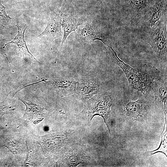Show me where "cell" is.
Masks as SVG:
<instances>
[{
  "instance_id": "cell-12",
  "label": "cell",
  "mask_w": 167,
  "mask_h": 167,
  "mask_svg": "<svg viewBox=\"0 0 167 167\" xmlns=\"http://www.w3.org/2000/svg\"><path fill=\"white\" fill-rule=\"evenodd\" d=\"M60 15L62 19V26L64 33L59 53L61 52L62 46L68 36L71 32L77 29L79 26L81 24L79 19L76 16L71 14H65L61 12Z\"/></svg>"
},
{
  "instance_id": "cell-3",
  "label": "cell",
  "mask_w": 167,
  "mask_h": 167,
  "mask_svg": "<svg viewBox=\"0 0 167 167\" xmlns=\"http://www.w3.org/2000/svg\"><path fill=\"white\" fill-rule=\"evenodd\" d=\"M112 102V98L108 93H98L86 102L82 113L90 116L92 118L96 115L102 117L110 133L109 117Z\"/></svg>"
},
{
  "instance_id": "cell-9",
  "label": "cell",
  "mask_w": 167,
  "mask_h": 167,
  "mask_svg": "<svg viewBox=\"0 0 167 167\" xmlns=\"http://www.w3.org/2000/svg\"><path fill=\"white\" fill-rule=\"evenodd\" d=\"M17 27V34L12 40H7L10 41V42L6 44L3 47H5L8 44H13L17 45L19 48V51H20L23 54L24 58L25 57L29 58L33 62L38 64L40 63L34 57L28 50L26 43L24 39V33L28 27L26 24L19 23L15 25Z\"/></svg>"
},
{
  "instance_id": "cell-6",
  "label": "cell",
  "mask_w": 167,
  "mask_h": 167,
  "mask_svg": "<svg viewBox=\"0 0 167 167\" xmlns=\"http://www.w3.org/2000/svg\"><path fill=\"white\" fill-rule=\"evenodd\" d=\"M120 1L124 15L131 23L138 24L148 7L153 3H151L152 0Z\"/></svg>"
},
{
  "instance_id": "cell-5",
  "label": "cell",
  "mask_w": 167,
  "mask_h": 167,
  "mask_svg": "<svg viewBox=\"0 0 167 167\" xmlns=\"http://www.w3.org/2000/svg\"><path fill=\"white\" fill-rule=\"evenodd\" d=\"M167 13V0H155L148 7L138 24L143 32L153 29Z\"/></svg>"
},
{
  "instance_id": "cell-7",
  "label": "cell",
  "mask_w": 167,
  "mask_h": 167,
  "mask_svg": "<svg viewBox=\"0 0 167 167\" xmlns=\"http://www.w3.org/2000/svg\"><path fill=\"white\" fill-rule=\"evenodd\" d=\"M50 13L47 26L44 31L38 36L41 37L44 35H46L53 39L60 38L62 36L61 11L58 13L50 8Z\"/></svg>"
},
{
  "instance_id": "cell-1",
  "label": "cell",
  "mask_w": 167,
  "mask_h": 167,
  "mask_svg": "<svg viewBox=\"0 0 167 167\" xmlns=\"http://www.w3.org/2000/svg\"><path fill=\"white\" fill-rule=\"evenodd\" d=\"M105 48L112 61L123 70L131 88L137 91L138 94L146 97L153 90L156 83L162 77L160 71L147 64H140L136 69L134 68L118 58L111 45H107Z\"/></svg>"
},
{
  "instance_id": "cell-15",
  "label": "cell",
  "mask_w": 167,
  "mask_h": 167,
  "mask_svg": "<svg viewBox=\"0 0 167 167\" xmlns=\"http://www.w3.org/2000/svg\"><path fill=\"white\" fill-rule=\"evenodd\" d=\"M167 128L165 131L161 136V141L159 147L156 150L146 152L144 154L147 156H151L154 154L161 152L167 156Z\"/></svg>"
},
{
  "instance_id": "cell-2",
  "label": "cell",
  "mask_w": 167,
  "mask_h": 167,
  "mask_svg": "<svg viewBox=\"0 0 167 167\" xmlns=\"http://www.w3.org/2000/svg\"><path fill=\"white\" fill-rule=\"evenodd\" d=\"M167 13L156 26L145 33V41L152 46L163 71L167 72Z\"/></svg>"
},
{
  "instance_id": "cell-14",
  "label": "cell",
  "mask_w": 167,
  "mask_h": 167,
  "mask_svg": "<svg viewBox=\"0 0 167 167\" xmlns=\"http://www.w3.org/2000/svg\"><path fill=\"white\" fill-rule=\"evenodd\" d=\"M26 105L25 114L29 116L40 114L45 110L42 106L37 104L24 101L19 99Z\"/></svg>"
},
{
  "instance_id": "cell-18",
  "label": "cell",
  "mask_w": 167,
  "mask_h": 167,
  "mask_svg": "<svg viewBox=\"0 0 167 167\" xmlns=\"http://www.w3.org/2000/svg\"><path fill=\"white\" fill-rule=\"evenodd\" d=\"M67 0H63V3H62V7L64 6V5L65 4V3H66V1Z\"/></svg>"
},
{
  "instance_id": "cell-17",
  "label": "cell",
  "mask_w": 167,
  "mask_h": 167,
  "mask_svg": "<svg viewBox=\"0 0 167 167\" xmlns=\"http://www.w3.org/2000/svg\"><path fill=\"white\" fill-rule=\"evenodd\" d=\"M41 80L40 81H39L38 82H36V83H34L32 84H28V85H21L19 86L18 87L16 88L14 90H13V91L11 92L9 94V97L10 98H12L14 96L17 92H18L20 90L22 89H23L24 88H25L26 87H28V86L32 85L42 82H43L44 81V78H43L41 79Z\"/></svg>"
},
{
  "instance_id": "cell-19",
  "label": "cell",
  "mask_w": 167,
  "mask_h": 167,
  "mask_svg": "<svg viewBox=\"0 0 167 167\" xmlns=\"http://www.w3.org/2000/svg\"><path fill=\"white\" fill-rule=\"evenodd\" d=\"M96 0L102 1H104V0Z\"/></svg>"
},
{
  "instance_id": "cell-10",
  "label": "cell",
  "mask_w": 167,
  "mask_h": 167,
  "mask_svg": "<svg viewBox=\"0 0 167 167\" xmlns=\"http://www.w3.org/2000/svg\"><path fill=\"white\" fill-rule=\"evenodd\" d=\"M153 90L155 93V101L160 105L164 114L165 122L167 125V78L161 77L156 83Z\"/></svg>"
},
{
  "instance_id": "cell-4",
  "label": "cell",
  "mask_w": 167,
  "mask_h": 167,
  "mask_svg": "<svg viewBox=\"0 0 167 167\" xmlns=\"http://www.w3.org/2000/svg\"><path fill=\"white\" fill-rule=\"evenodd\" d=\"M146 97L138 94V99L135 101H128L124 104L123 110L124 113L129 119L134 121L139 122L145 126H148V117L150 105Z\"/></svg>"
},
{
  "instance_id": "cell-8",
  "label": "cell",
  "mask_w": 167,
  "mask_h": 167,
  "mask_svg": "<svg viewBox=\"0 0 167 167\" xmlns=\"http://www.w3.org/2000/svg\"><path fill=\"white\" fill-rule=\"evenodd\" d=\"M47 80L44 81L45 83L62 96L75 93L77 82L72 79H54L48 81Z\"/></svg>"
},
{
  "instance_id": "cell-13",
  "label": "cell",
  "mask_w": 167,
  "mask_h": 167,
  "mask_svg": "<svg viewBox=\"0 0 167 167\" xmlns=\"http://www.w3.org/2000/svg\"><path fill=\"white\" fill-rule=\"evenodd\" d=\"M77 36L79 39L86 43H92L95 40H99L105 45H108L103 40L100 34L89 24H85L78 29Z\"/></svg>"
},
{
  "instance_id": "cell-16",
  "label": "cell",
  "mask_w": 167,
  "mask_h": 167,
  "mask_svg": "<svg viewBox=\"0 0 167 167\" xmlns=\"http://www.w3.org/2000/svg\"><path fill=\"white\" fill-rule=\"evenodd\" d=\"M12 19L6 14L5 7L2 4L1 0H0V25L3 27L6 26Z\"/></svg>"
},
{
  "instance_id": "cell-11",
  "label": "cell",
  "mask_w": 167,
  "mask_h": 167,
  "mask_svg": "<svg viewBox=\"0 0 167 167\" xmlns=\"http://www.w3.org/2000/svg\"><path fill=\"white\" fill-rule=\"evenodd\" d=\"M100 85L98 81L94 79L77 82L75 93L84 99L92 98L99 92Z\"/></svg>"
}]
</instances>
